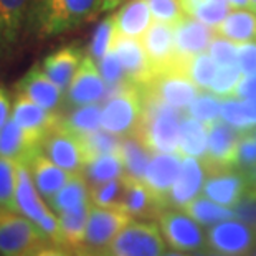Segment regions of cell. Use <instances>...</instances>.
Segmentation results:
<instances>
[{"label":"cell","mask_w":256,"mask_h":256,"mask_svg":"<svg viewBox=\"0 0 256 256\" xmlns=\"http://www.w3.org/2000/svg\"><path fill=\"white\" fill-rule=\"evenodd\" d=\"M166 240L157 222L132 218L112 243L108 246V256H162L166 253Z\"/></svg>","instance_id":"5"},{"label":"cell","mask_w":256,"mask_h":256,"mask_svg":"<svg viewBox=\"0 0 256 256\" xmlns=\"http://www.w3.org/2000/svg\"><path fill=\"white\" fill-rule=\"evenodd\" d=\"M197 256H216V254L210 253L208 250H204V252H198V253H197Z\"/></svg>","instance_id":"60"},{"label":"cell","mask_w":256,"mask_h":256,"mask_svg":"<svg viewBox=\"0 0 256 256\" xmlns=\"http://www.w3.org/2000/svg\"><path fill=\"white\" fill-rule=\"evenodd\" d=\"M206 178V167L204 160L197 157L184 156L180 172L174 182L170 192L167 197V206L174 208H184L190 202L195 200L204 190Z\"/></svg>","instance_id":"18"},{"label":"cell","mask_w":256,"mask_h":256,"mask_svg":"<svg viewBox=\"0 0 256 256\" xmlns=\"http://www.w3.org/2000/svg\"><path fill=\"white\" fill-rule=\"evenodd\" d=\"M114 50L118 52L119 58H121L128 81L142 86V88L150 83L152 78L156 76V72L144 50L142 42L138 40V38L118 35Z\"/></svg>","instance_id":"22"},{"label":"cell","mask_w":256,"mask_h":256,"mask_svg":"<svg viewBox=\"0 0 256 256\" xmlns=\"http://www.w3.org/2000/svg\"><path fill=\"white\" fill-rule=\"evenodd\" d=\"M144 50L156 74L176 66V45H174V25L166 22H154L140 38Z\"/></svg>","instance_id":"20"},{"label":"cell","mask_w":256,"mask_h":256,"mask_svg":"<svg viewBox=\"0 0 256 256\" xmlns=\"http://www.w3.org/2000/svg\"><path fill=\"white\" fill-rule=\"evenodd\" d=\"M182 210H185L194 220H197L202 226H206V228L215 225V223H220L223 220H228L235 216L230 206L216 204V202L206 198L205 195H198L197 198L190 202Z\"/></svg>","instance_id":"35"},{"label":"cell","mask_w":256,"mask_h":256,"mask_svg":"<svg viewBox=\"0 0 256 256\" xmlns=\"http://www.w3.org/2000/svg\"><path fill=\"white\" fill-rule=\"evenodd\" d=\"M116 38H118L116 22H114V15H111V17H106L102 22H100V25L92 32L90 48H88L90 56L98 63L108 52L114 48Z\"/></svg>","instance_id":"38"},{"label":"cell","mask_w":256,"mask_h":256,"mask_svg":"<svg viewBox=\"0 0 256 256\" xmlns=\"http://www.w3.org/2000/svg\"><path fill=\"white\" fill-rule=\"evenodd\" d=\"M32 2L34 0H0V66L15 56L25 40Z\"/></svg>","instance_id":"10"},{"label":"cell","mask_w":256,"mask_h":256,"mask_svg":"<svg viewBox=\"0 0 256 256\" xmlns=\"http://www.w3.org/2000/svg\"><path fill=\"white\" fill-rule=\"evenodd\" d=\"M101 111L102 106H100V102L76 106L73 111H70L66 116L62 118V124L78 136L94 132V130L101 129Z\"/></svg>","instance_id":"36"},{"label":"cell","mask_w":256,"mask_h":256,"mask_svg":"<svg viewBox=\"0 0 256 256\" xmlns=\"http://www.w3.org/2000/svg\"><path fill=\"white\" fill-rule=\"evenodd\" d=\"M42 152L56 166L72 174L83 172L86 166V154L81 136L66 129L62 121L42 139Z\"/></svg>","instance_id":"9"},{"label":"cell","mask_w":256,"mask_h":256,"mask_svg":"<svg viewBox=\"0 0 256 256\" xmlns=\"http://www.w3.org/2000/svg\"><path fill=\"white\" fill-rule=\"evenodd\" d=\"M26 167H28V170L32 174V178H34L36 190L46 202L72 177V172L56 166L42 150L32 157V160L26 164Z\"/></svg>","instance_id":"25"},{"label":"cell","mask_w":256,"mask_h":256,"mask_svg":"<svg viewBox=\"0 0 256 256\" xmlns=\"http://www.w3.org/2000/svg\"><path fill=\"white\" fill-rule=\"evenodd\" d=\"M102 12V0H34L25 40H48L68 34Z\"/></svg>","instance_id":"1"},{"label":"cell","mask_w":256,"mask_h":256,"mask_svg":"<svg viewBox=\"0 0 256 256\" xmlns=\"http://www.w3.org/2000/svg\"><path fill=\"white\" fill-rule=\"evenodd\" d=\"M215 32L212 26L202 24L197 18L182 17L174 25V45H176V66L185 70V63L195 55L208 50Z\"/></svg>","instance_id":"13"},{"label":"cell","mask_w":256,"mask_h":256,"mask_svg":"<svg viewBox=\"0 0 256 256\" xmlns=\"http://www.w3.org/2000/svg\"><path fill=\"white\" fill-rule=\"evenodd\" d=\"M166 243L172 250L187 253H198L206 250V233L202 230V225L194 220L182 208L167 206L156 216Z\"/></svg>","instance_id":"7"},{"label":"cell","mask_w":256,"mask_h":256,"mask_svg":"<svg viewBox=\"0 0 256 256\" xmlns=\"http://www.w3.org/2000/svg\"><path fill=\"white\" fill-rule=\"evenodd\" d=\"M81 142L84 147L86 164L101 154H110V152H119L121 146V138L108 132L104 129L94 130V132L81 136Z\"/></svg>","instance_id":"40"},{"label":"cell","mask_w":256,"mask_h":256,"mask_svg":"<svg viewBox=\"0 0 256 256\" xmlns=\"http://www.w3.org/2000/svg\"><path fill=\"white\" fill-rule=\"evenodd\" d=\"M90 200H91V185L86 180L83 172H76L72 174V177L68 178L66 184L48 200V205L58 215L62 212L76 208V206H80L81 204Z\"/></svg>","instance_id":"28"},{"label":"cell","mask_w":256,"mask_h":256,"mask_svg":"<svg viewBox=\"0 0 256 256\" xmlns=\"http://www.w3.org/2000/svg\"><path fill=\"white\" fill-rule=\"evenodd\" d=\"M253 132H254V136H256V128H254V129H253Z\"/></svg>","instance_id":"63"},{"label":"cell","mask_w":256,"mask_h":256,"mask_svg":"<svg viewBox=\"0 0 256 256\" xmlns=\"http://www.w3.org/2000/svg\"><path fill=\"white\" fill-rule=\"evenodd\" d=\"M122 0H102V12H110L114 7H118Z\"/></svg>","instance_id":"58"},{"label":"cell","mask_w":256,"mask_h":256,"mask_svg":"<svg viewBox=\"0 0 256 256\" xmlns=\"http://www.w3.org/2000/svg\"><path fill=\"white\" fill-rule=\"evenodd\" d=\"M144 90L182 111L187 110L200 94L198 86L188 78L185 70L177 66L157 73L150 83L144 86Z\"/></svg>","instance_id":"11"},{"label":"cell","mask_w":256,"mask_h":256,"mask_svg":"<svg viewBox=\"0 0 256 256\" xmlns=\"http://www.w3.org/2000/svg\"><path fill=\"white\" fill-rule=\"evenodd\" d=\"M74 256H108V254H106V252H98V250L81 246L78 250H74Z\"/></svg>","instance_id":"55"},{"label":"cell","mask_w":256,"mask_h":256,"mask_svg":"<svg viewBox=\"0 0 256 256\" xmlns=\"http://www.w3.org/2000/svg\"><path fill=\"white\" fill-rule=\"evenodd\" d=\"M42 136L20 128L12 118L0 129V156L18 164H28L42 150Z\"/></svg>","instance_id":"21"},{"label":"cell","mask_w":256,"mask_h":256,"mask_svg":"<svg viewBox=\"0 0 256 256\" xmlns=\"http://www.w3.org/2000/svg\"><path fill=\"white\" fill-rule=\"evenodd\" d=\"M126 177V187L121 202V210L132 218L150 220L159 215V212L164 208L160 202L154 197L150 188L144 184V180Z\"/></svg>","instance_id":"24"},{"label":"cell","mask_w":256,"mask_h":256,"mask_svg":"<svg viewBox=\"0 0 256 256\" xmlns=\"http://www.w3.org/2000/svg\"><path fill=\"white\" fill-rule=\"evenodd\" d=\"M150 7V12L156 20L166 22V24L176 25L180 20L182 15V5L178 0H147Z\"/></svg>","instance_id":"48"},{"label":"cell","mask_w":256,"mask_h":256,"mask_svg":"<svg viewBox=\"0 0 256 256\" xmlns=\"http://www.w3.org/2000/svg\"><path fill=\"white\" fill-rule=\"evenodd\" d=\"M232 210L235 218L242 220L253 230H256V190L248 187L246 192L242 195V198L232 206Z\"/></svg>","instance_id":"49"},{"label":"cell","mask_w":256,"mask_h":256,"mask_svg":"<svg viewBox=\"0 0 256 256\" xmlns=\"http://www.w3.org/2000/svg\"><path fill=\"white\" fill-rule=\"evenodd\" d=\"M222 101V98L214 94V92H200L198 98L185 110V112L202 122L210 124L220 118Z\"/></svg>","instance_id":"42"},{"label":"cell","mask_w":256,"mask_h":256,"mask_svg":"<svg viewBox=\"0 0 256 256\" xmlns=\"http://www.w3.org/2000/svg\"><path fill=\"white\" fill-rule=\"evenodd\" d=\"M236 64L243 74L256 73V40L238 43V60Z\"/></svg>","instance_id":"50"},{"label":"cell","mask_w":256,"mask_h":256,"mask_svg":"<svg viewBox=\"0 0 256 256\" xmlns=\"http://www.w3.org/2000/svg\"><path fill=\"white\" fill-rule=\"evenodd\" d=\"M28 256H74V250L64 246V244L46 242L42 246H38L35 252H32Z\"/></svg>","instance_id":"51"},{"label":"cell","mask_w":256,"mask_h":256,"mask_svg":"<svg viewBox=\"0 0 256 256\" xmlns=\"http://www.w3.org/2000/svg\"><path fill=\"white\" fill-rule=\"evenodd\" d=\"M208 147V128L205 122L198 121L185 112L178 132V152L187 157L205 159Z\"/></svg>","instance_id":"30"},{"label":"cell","mask_w":256,"mask_h":256,"mask_svg":"<svg viewBox=\"0 0 256 256\" xmlns=\"http://www.w3.org/2000/svg\"><path fill=\"white\" fill-rule=\"evenodd\" d=\"M146 110L138 136L152 152H178V132L185 111L144 90Z\"/></svg>","instance_id":"3"},{"label":"cell","mask_w":256,"mask_h":256,"mask_svg":"<svg viewBox=\"0 0 256 256\" xmlns=\"http://www.w3.org/2000/svg\"><path fill=\"white\" fill-rule=\"evenodd\" d=\"M162 256H197V253H187V252H178V250H172V252H167Z\"/></svg>","instance_id":"59"},{"label":"cell","mask_w":256,"mask_h":256,"mask_svg":"<svg viewBox=\"0 0 256 256\" xmlns=\"http://www.w3.org/2000/svg\"><path fill=\"white\" fill-rule=\"evenodd\" d=\"M91 200L84 202L80 206L66 212L58 214L60 228H62L64 243L68 248L78 250L84 244V235H86V226H88L90 214H91Z\"/></svg>","instance_id":"32"},{"label":"cell","mask_w":256,"mask_h":256,"mask_svg":"<svg viewBox=\"0 0 256 256\" xmlns=\"http://www.w3.org/2000/svg\"><path fill=\"white\" fill-rule=\"evenodd\" d=\"M17 168H18V162L0 156V208L15 210Z\"/></svg>","instance_id":"41"},{"label":"cell","mask_w":256,"mask_h":256,"mask_svg":"<svg viewBox=\"0 0 256 256\" xmlns=\"http://www.w3.org/2000/svg\"><path fill=\"white\" fill-rule=\"evenodd\" d=\"M248 190L246 174L236 167L206 168V178L202 195L220 205L232 206Z\"/></svg>","instance_id":"15"},{"label":"cell","mask_w":256,"mask_h":256,"mask_svg":"<svg viewBox=\"0 0 256 256\" xmlns=\"http://www.w3.org/2000/svg\"><path fill=\"white\" fill-rule=\"evenodd\" d=\"M250 4H252V10L256 12V0H250Z\"/></svg>","instance_id":"61"},{"label":"cell","mask_w":256,"mask_h":256,"mask_svg":"<svg viewBox=\"0 0 256 256\" xmlns=\"http://www.w3.org/2000/svg\"><path fill=\"white\" fill-rule=\"evenodd\" d=\"M222 119L226 121L228 124H232L233 128H236L240 130H250L252 126L248 122V118L244 114L243 101L238 100L235 96H228L223 98L222 101Z\"/></svg>","instance_id":"45"},{"label":"cell","mask_w":256,"mask_h":256,"mask_svg":"<svg viewBox=\"0 0 256 256\" xmlns=\"http://www.w3.org/2000/svg\"><path fill=\"white\" fill-rule=\"evenodd\" d=\"M254 244L256 230L235 216L206 230V250L216 256H246Z\"/></svg>","instance_id":"8"},{"label":"cell","mask_w":256,"mask_h":256,"mask_svg":"<svg viewBox=\"0 0 256 256\" xmlns=\"http://www.w3.org/2000/svg\"><path fill=\"white\" fill-rule=\"evenodd\" d=\"M182 159L184 156L180 152H154L147 166L144 184L164 208H167L168 192L180 172Z\"/></svg>","instance_id":"17"},{"label":"cell","mask_w":256,"mask_h":256,"mask_svg":"<svg viewBox=\"0 0 256 256\" xmlns=\"http://www.w3.org/2000/svg\"><path fill=\"white\" fill-rule=\"evenodd\" d=\"M17 92L30 98L36 104L43 106L45 110L55 111L64 100V90L53 81L50 76L43 72L42 64H35L26 72L17 83Z\"/></svg>","instance_id":"19"},{"label":"cell","mask_w":256,"mask_h":256,"mask_svg":"<svg viewBox=\"0 0 256 256\" xmlns=\"http://www.w3.org/2000/svg\"><path fill=\"white\" fill-rule=\"evenodd\" d=\"M216 70L218 68H216L215 60L210 56L208 52L195 55L185 63V73L198 86L200 91H210V86L214 83Z\"/></svg>","instance_id":"37"},{"label":"cell","mask_w":256,"mask_h":256,"mask_svg":"<svg viewBox=\"0 0 256 256\" xmlns=\"http://www.w3.org/2000/svg\"><path fill=\"white\" fill-rule=\"evenodd\" d=\"M12 106L14 102L10 100V94L5 86L0 84V129L8 122V119L12 118Z\"/></svg>","instance_id":"53"},{"label":"cell","mask_w":256,"mask_h":256,"mask_svg":"<svg viewBox=\"0 0 256 256\" xmlns=\"http://www.w3.org/2000/svg\"><path fill=\"white\" fill-rule=\"evenodd\" d=\"M50 242L34 222L15 210L0 208V254L28 256L43 243Z\"/></svg>","instance_id":"6"},{"label":"cell","mask_w":256,"mask_h":256,"mask_svg":"<svg viewBox=\"0 0 256 256\" xmlns=\"http://www.w3.org/2000/svg\"><path fill=\"white\" fill-rule=\"evenodd\" d=\"M230 7L233 8H252V4L250 0H228Z\"/></svg>","instance_id":"57"},{"label":"cell","mask_w":256,"mask_h":256,"mask_svg":"<svg viewBox=\"0 0 256 256\" xmlns=\"http://www.w3.org/2000/svg\"><path fill=\"white\" fill-rule=\"evenodd\" d=\"M0 256H2V254H0Z\"/></svg>","instance_id":"64"},{"label":"cell","mask_w":256,"mask_h":256,"mask_svg":"<svg viewBox=\"0 0 256 256\" xmlns=\"http://www.w3.org/2000/svg\"><path fill=\"white\" fill-rule=\"evenodd\" d=\"M254 166H256V136L253 132V129H250V130H243L242 138H240L235 167L246 172Z\"/></svg>","instance_id":"47"},{"label":"cell","mask_w":256,"mask_h":256,"mask_svg":"<svg viewBox=\"0 0 256 256\" xmlns=\"http://www.w3.org/2000/svg\"><path fill=\"white\" fill-rule=\"evenodd\" d=\"M83 58L84 55L80 46H76V45L62 46V48H58L56 52H53L48 56L43 58L42 68L60 88L66 91L74 73L78 72Z\"/></svg>","instance_id":"26"},{"label":"cell","mask_w":256,"mask_h":256,"mask_svg":"<svg viewBox=\"0 0 256 256\" xmlns=\"http://www.w3.org/2000/svg\"><path fill=\"white\" fill-rule=\"evenodd\" d=\"M12 119L30 132H35L42 138H45L46 132H50L53 128H56L62 118L55 111L45 110L43 106L36 104L30 98L17 92L12 106Z\"/></svg>","instance_id":"23"},{"label":"cell","mask_w":256,"mask_h":256,"mask_svg":"<svg viewBox=\"0 0 256 256\" xmlns=\"http://www.w3.org/2000/svg\"><path fill=\"white\" fill-rule=\"evenodd\" d=\"M244 174H246V178H248V187L256 190V166L253 168H250V170H246Z\"/></svg>","instance_id":"56"},{"label":"cell","mask_w":256,"mask_h":256,"mask_svg":"<svg viewBox=\"0 0 256 256\" xmlns=\"http://www.w3.org/2000/svg\"><path fill=\"white\" fill-rule=\"evenodd\" d=\"M254 94H256V73L243 74L242 80L238 81L233 96L238 98V100H248V98H252Z\"/></svg>","instance_id":"52"},{"label":"cell","mask_w":256,"mask_h":256,"mask_svg":"<svg viewBox=\"0 0 256 256\" xmlns=\"http://www.w3.org/2000/svg\"><path fill=\"white\" fill-rule=\"evenodd\" d=\"M242 70L238 64H225V66H218L216 74L214 78V83L210 86V92H214L218 98H228L233 96L238 81L242 80Z\"/></svg>","instance_id":"44"},{"label":"cell","mask_w":256,"mask_h":256,"mask_svg":"<svg viewBox=\"0 0 256 256\" xmlns=\"http://www.w3.org/2000/svg\"><path fill=\"white\" fill-rule=\"evenodd\" d=\"M208 128V147L204 164L206 168L235 167L236 149L243 130L233 128L222 118L206 124Z\"/></svg>","instance_id":"16"},{"label":"cell","mask_w":256,"mask_h":256,"mask_svg":"<svg viewBox=\"0 0 256 256\" xmlns=\"http://www.w3.org/2000/svg\"><path fill=\"white\" fill-rule=\"evenodd\" d=\"M108 84L98 68V63L90 55H84L78 72L64 91V100L72 106H86L104 101Z\"/></svg>","instance_id":"12"},{"label":"cell","mask_w":256,"mask_h":256,"mask_svg":"<svg viewBox=\"0 0 256 256\" xmlns=\"http://www.w3.org/2000/svg\"><path fill=\"white\" fill-rule=\"evenodd\" d=\"M215 35L228 38L235 43L256 40V12L252 8H235L225 17L222 24L214 28Z\"/></svg>","instance_id":"29"},{"label":"cell","mask_w":256,"mask_h":256,"mask_svg":"<svg viewBox=\"0 0 256 256\" xmlns=\"http://www.w3.org/2000/svg\"><path fill=\"white\" fill-rule=\"evenodd\" d=\"M124 176L100 185H91V204L98 206H104V208L121 210L124 187H126V177Z\"/></svg>","instance_id":"39"},{"label":"cell","mask_w":256,"mask_h":256,"mask_svg":"<svg viewBox=\"0 0 256 256\" xmlns=\"http://www.w3.org/2000/svg\"><path fill=\"white\" fill-rule=\"evenodd\" d=\"M182 10L202 24L216 28L230 12L228 0H178Z\"/></svg>","instance_id":"34"},{"label":"cell","mask_w":256,"mask_h":256,"mask_svg":"<svg viewBox=\"0 0 256 256\" xmlns=\"http://www.w3.org/2000/svg\"><path fill=\"white\" fill-rule=\"evenodd\" d=\"M130 220H132V216L124 214L122 210L92 205L83 246L98 250V252H106L108 246L112 243V240L118 236V233Z\"/></svg>","instance_id":"14"},{"label":"cell","mask_w":256,"mask_h":256,"mask_svg":"<svg viewBox=\"0 0 256 256\" xmlns=\"http://www.w3.org/2000/svg\"><path fill=\"white\" fill-rule=\"evenodd\" d=\"M210 56L215 60V63L218 66H225V64H236L238 60V43L228 40V38H223L215 35L214 40L210 42L208 50Z\"/></svg>","instance_id":"46"},{"label":"cell","mask_w":256,"mask_h":256,"mask_svg":"<svg viewBox=\"0 0 256 256\" xmlns=\"http://www.w3.org/2000/svg\"><path fill=\"white\" fill-rule=\"evenodd\" d=\"M98 68H100L102 78H104L110 90L128 83V76H126V72H124L122 62L114 48L108 52L106 55L98 62Z\"/></svg>","instance_id":"43"},{"label":"cell","mask_w":256,"mask_h":256,"mask_svg":"<svg viewBox=\"0 0 256 256\" xmlns=\"http://www.w3.org/2000/svg\"><path fill=\"white\" fill-rule=\"evenodd\" d=\"M242 101H243L244 114H246V118H248L250 126H252V129H254L256 128V94Z\"/></svg>","instance_id":"54"},{"label":"cell","mask_w":256,"mask_h":256,"mask_svg":"<svg viewBox=\"0 0 256 256\" xmlns=\"http://www.w3.org/2000/svg\"><path fill=\"white\" fill-rule=\"evenodd\" d=\"M119 154H121L126 176L132 177V178H139V180H144L147 166H149L150 157L154 154V152L144 144V140L140 139L138 134L121 138Z\"/></svg>","instance_id":"31"},{"label":"cell","mask_w":256,"mask_h":256,"mask_svg":"<svg viewBox=\"0 0 256 256\" xmlns=\"http://www.w3.org/2000/svg\"><path fill=\"white\" fill-rule=\"evenodd\" d=\"M150 14L147 0H129L114 15L118 35L140 40L150 26Z\"/></svg>","instance_id":"27"},{"label":"cell","mask_w":256,"mask_h":256,"mask_svg":"<svg viewBox=\"0 0 256 256\" xmlns=\"http://www.w3.org/2000/svg\"><path fill=\"white\" fill-rule=\"evenodd\" d=\"M146 110L144 88L124 83L108 91L101 111V129L119 138L139 132Z\"/></svg>","instance_id":"2"},{"label":"cell","mask_w":256,"mask_h":256,"mask_svg":"<svg viewBox=\"0 0 256 256\" xmlns=\"http://www.w3.org/2000/svg\"><path fill=\"white\" fill-rule=\"evenodd\" d=\"M45 198L35 187V182L32 178V174L26 164H18L17 168V190H15V210L26 216L30 222H34L45 235L50 238V242L64 244V238L60 228L58 216L55 212L46 205Z\"/></svg>","instance_id":"4"},{"label":"cell","mask_w":256,"mask_h":256,"mask_svg":"<svg viewBox=\"0 0 256 256\" xmlns=\"http://www.w3.org/2000/svg\"><path fill=\"white\" fill-rule=\"evenodd\" d=\"M83 174L90 185H100L108 180H112V178L122 177L126 170H124L121 154L119 152H110V154H101L91 159L84 166Z\"/></svg>","instance_id":"33"},{"label":"cell","mask_w":256,"mask_h":256,"mask_svg":"<svg viewBox=\"0 0 256 256\" xmlns=\"http://www.w3.org/2000/svg\"><path fill=\"white\" fill-rule=\"evenodd\" d=\"M246 256H256V244H254V248H253L252 252H250V253H248Z\"/></svg>","instance_id":"62"}]
</instances>
